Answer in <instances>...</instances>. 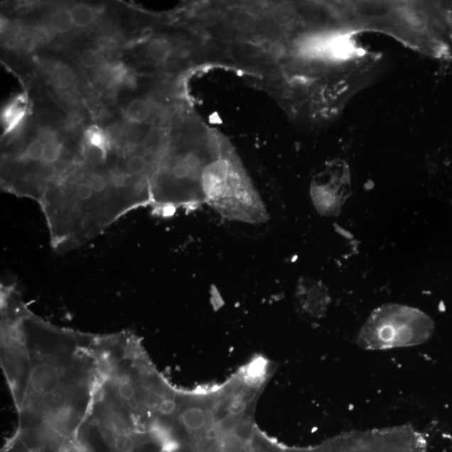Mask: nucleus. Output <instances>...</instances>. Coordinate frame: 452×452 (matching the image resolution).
<instances>
[{"instance_id": "obj_2", "label": "nucleus", "mask_w": 452, "mask_h": 452, "mask_svg": "<svg viewBox=\"0 0 452 452\" xmlns=\"http://www.w3.org/2000/svg\"><path fill=\"white\" fill-rule=\"evenodd\" d=\"M112 149L102 154L88 146L40 202L55 252L82 247L129 212L150 206L143 178L130 171L128 155L112 162Z\"/></svg>"}, {"instance_id": "obj_12", "label": "nucleus", "mask_w": 452, "mask_h": 452, "mask_svg": "<svg viewBox=\"0 0 452 452\" xmlns=\"http://www.w3.org/2000/svg\"><path fill=\"white\" fill-rule=\"evenodd\" d=\"M70 14H72L74 26L78 28L91 26L97 16L95 11L87 4H77L70 9Z\"/></svg>"}, {"instance_id": "obj_1", "label": "nucleus", "mask_w": 452, "mask_h": 452, "mask_svg": "<svg viewBox=\"0 0 452 452\" xmlns=\"http://www.w3.org/2000/svg\"><path fill=\"white\" fill-rule=\"evenodd\" d=\"M21 324L28 353L22 398L12 437L35 452H55L92 412L100 385L94 334L56 326L23 303Z\"/></svg>"}, {"instance_id": "obj_16", "label": "nucleus", "mask_w": 452, "mask_h": 452, "mask_svg": "<svg viewBox=\"0 0 452 452\" xmlns=\"http://www.w3.org/2000/svg\"><path fill=\"white\" fill-rule=\"evenodd\" d=\"M2 452H31L26 446H23L21 441L11 437L6 444L4 445Z\"/></svg>"}, {"instance_id": "obj_10", "label": "nucleus", "mask_w": 452, "mask_h": 452, "mask_svg": "<svg viewBox=\"0 0 452 452\" xmlns=\"http://www.w3.org/2000/svg\"><path fill=\"white\" fill-rule=\"evenodd\" d=\"M85 139L89 147L100 150L103 154L109 152L113 147L109 136L97 127L89 129L85 134Z\"/></svg>"}, {"instance_id": "obj_11", "label": "nucleus", "mask_w": 452, "mask_h": 452, "mask_svg": "<svg viewBox=\"0 0 452 452\" xmlns=\"http://www.w3.org/2000/svg\"><path fill=\"white\" fill-rule=\"evenodd\" d=\"M151 107L147 102L135 100L129 103L124 110V117L133 124H142L149 119Z\"/></svg>"}, {"instance_id": "obj_7", "label": "nucleus", "mask_w": 452, "mask_h": 452, "mask_svg": "<svg viewBox=\"0 0 452 452\" xmlns=\"http://www.w3.org/2000/svg\"><path fill=\"white\" fill-rule=\"evenodd\" d=\"M74 70L65 64H56L50 73V81L58 90H68L75 82Z\"/></svg>"}, {"instance_id": "obj_9", "label": "nucleus", "mask_w": 452, "mask_h": 452, "mask_svg": "<svg viewBox=\"0 0 452 452\" xmlns=\"http://www.w3.org/2000/svg\"><path fill=\"white\" fill-rule=\"evenodd\" d=\"M148 54L151 59L163 63L171 58L173 47L166 38L158 37L151 41L148 45Z\"/></svg>"}, {"instance_id": "obj_15", "label": "nucleus", "mask_w": 452, "mask_h": 452, "mask_svg": "<svg viewBox=\"0 0 452 452\" xmlns=\"http://www.w3.org/2000/svg\"><path fill=\"white\" fill-rule=\"evenodd\" d=\"M80 60L85 68L91 69L96 68L100 63L101 55L98 51L88 49L82 51Z\"/></svg>"}, {"instance_id": "obj_13", "label": "nucleus", "mask_w": 452, "mask_h": 452, "mask_svg": "<svg viewBox=\"0 0 452 452\" xmlns=\"http://www.w3.org/2000/svg\"><path fill=\"white\" fill-rule=\"evenodd\" d=\"M50 29L53 31L64 34L72 30L74 26L70 11L65 9H58L50 16Z\"/></svg>"}, {"instance_id": "obj_8", "label": "nucleus", "mask_w": 452, "mask_h": 452, "mask_svg": "<svg viewBox=\"0 0 452 452\" xmlns=\"http://www.w3.org/2000/svg\"><path fill=\"white\" fill-rule=\"evenodd\" d=\"M268 13L272 23L280 28L289 27L296 20L295 9L287 4H273Z\"/></svg>"}, {"instance_id": "obj_5", "label": "nucleus", "mask_w": 452, "mask_h": 452, "mask_svg": "<svg viewBox=\"0 0 452 452\" xmlns=\"http://www.w3.org/2000/svg\"><path fill=\"white\" fill-rule=\"evenodd\" d=\"M177 419L183 429L190 433L199 432L203 429L206 423L205 411L196 407L182 409Z\"/></svg>"}, {"instance_id": "obj_4", "label": "nucleus", "mask_w": 452, "mask_h": 452, "mask_svg": "<svg viewBox=\"0 0 452 452\" xmlns=\"http://www.w3.org/2000/svg\"><path fill=\"white\" fill-rule=\"evenodd\" d=\"M350 174L346 163H334L324 176L313 183L312 195L318 213L336 216L351 195Z\"/></svg>"}, {"instance_id": "obj_14", "label": "nucleus", "mask_w": 452, "mask_h": 452, "mask_svg": "<svg viewBox=\"0 0 452 452\" xmlns=\"http://www.w3.org/2000/svg\"><path fill=\"white\" fill-rule=\"evenodd\" d=\"M248 441L239 436L233 429L227 431L219 441L220 452H244Z\"/></svg>"}, {"instance_id": "obj_3", "label": "nucleus", "mask_w": 452, "mask_h": 452, "mask_svg": "<svg viewBox=\"0 0 452 452\" xmlns=\"http://www.w3.org/2000/svg\"><path fill=\"white\" fill-rule=\"evenodd\" d=\"M434 329V322L422 311L406 305L385 304L370 314L357 343L366 350L417 346L429 340Z\"/></svg>"}, {"instance_id": "obj_6", "label": "nucleus", "mask_w": 452, "mask_h": 452, "mask_svg": "<svg viewBox=\"0 0 452 452\" xmlns=\"http://www.w3.org/2000/svg\"><path fill=\"white\" fill-rule=\"evenodd\" d=\"M232 26L239 34L251 36L259 29V18L252 11L242 9L234 14Z\"/></svg>"}]
</instances>
